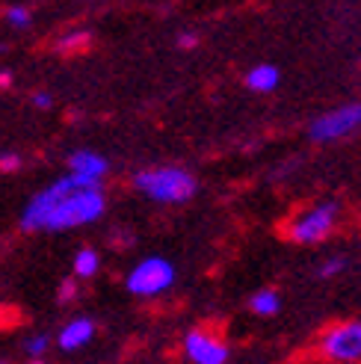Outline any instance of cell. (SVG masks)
<instances>
[{
    "label": "cell",
    "mask_w": 361,
    "mask_h": 364,
    "mask_svg": "<svg viewBox=\"0 0 361 364\" xmlns=\"http://www.w3.org/2000/svg\"><path fill=\"white\" fill-rule=\"evenodd\" d=\"M15 169H21V157L18 154H0V172H15Z\"/></svg>",
    "instance_id": "17"
},
{
    "label": "cell",
    "mask_w": 361,
    "mask_h": 364,
    "mask_svg": "<svg viewBox=\"0 0 361 364\" xmlns=\"http://www.w3.org/2000/svg\"><path fill=\"white\" fill-rule=\"evenodd\" d=\"M178 45H180V48H195V45H198V36H195V33H184V36L178 39Z\"/></svg>",
    "instance_id": "20"
},
{
    "label": "cell",
    "mask_w": 361,
    "mask_h": 364,
    "mask_svg": "<svg viewBox=\"0 0 361 364\" xmlns=\"http://www.w3.org/2000/svg\"><path fill=\"white\" fill-rule=\"evenodd\" d=\"M0 364H6V361H0Z\"/></svg>",
    "instance_id": "23"
},
{
    "label": "cell",
    "mask_w": 361,
    "mask_h": 364,
    "mask_svg": "<svg viewBox=\"0 0 361 364\" xmlns=\"http://www.w3.org/2000/svg\"><path fill=\"white\" fill-rule=\"evenodd\" d=\"M12 83V71L9 68H4V71H0V89H6Z\"/></svg>",
    "instance_id": "21"
},
{
    "label": "cell",
    "mask_w": 361,
    "mask_h": 364,
    "mask_svg": "<svg viewBox=\"0 0 361 364\" xmlns=\"http://www.w3.org/2000/svg\"><path fill=\"white\" fill-rule=\"evenodd\" d=\"M92 335H95V323L89 320V317H77V320H71L68 326H63L57 343H60V350L71 353V350L86 347V343L92 341Z\"/></svg>",
    "instance_id": "9"
},
{
    "label": "cell",
    "mask_w": 361,
    "mask_h": 364,
    "mask_svg": "<svg viewBox=\"0 0 361 364\" xmlns=\"http://www.w3.org/2000/svg\"><path fill=\"white\" fill-rule=\"evenodd\" d=\"M249 308L255 314H261V317H273L279 308H281V302H279V294L276 290H258V294H252V299H249Z\"/></svg>",
    "instance_id": "11"
},
{
    "label": "cell",
    "mask_w": 361,
    "mask_h": 364,
    "mask_svg": "<svg viewBox=\"0 0 361 364\" xmlns=\"http://www.w3.org/2000/svg\"><path fill=\"white\" fill-rule=\"evenodd\" d=\"M89 42V33L86 30H77V33H68L65 39H60V50H77V48H83Z\"/></svg>",
    "instance_id": "14"
},
{
    "label": "cell",
    "mask_w": 361,
    "mask_h": 364,
    "mask_svg": "<svg viewBox=\"0 0 361 364\" xmlns=\"http://www.w3.org/2000/svg\"><path fill=\"white\" fill-rule=\"evenodd\" d=\"M107 198L101 184L83 181L77 175H63L45 190L36 193L21 210L24 231H68L101 220Z\"/></svg>",
    "instance_id": "1"
},
{
    "label": "cell",
    "mask_w": 361,
    "mask_h": 364,
    "mask_svg": "<svg viewBox=\"0 0 361 364\" xmlns=\"http://www.w3.org/2000/svg\"><path fill=\"white\" fill-rule=\"evenodd\" d=\"M335 223H338V205L335 202L317 205L311 210H305L302 216H296L291 225V237L296 243H320L332 234Z\"/></svg>",
    "instance_id": "4"
},
{
    "label": "cell",
    "mask_w": 361,
    "mask_h": 364,
    "mask_svg": "<svg viewBox=\"0 0 361 364\" xmlns=\"http://www.w3.org/2000/svg\"><path fill=\"white\" fill-rule=\"evenodd\" d=\"M246 86L252 89V92H273V89L279 86V68L269 65V63H261L255 68H249Z\"/></svg>",
    "instance_id": "10"
},
{
    "label": "cell",
    "mask_w": 361,
    "mask_h": 364,
    "mask_svg": "<svg viewBox=\"0 0 361 364\" xmlns=\"http://www.w3.org/2000/svg\"><path fill=\"white\" fill-rule=\"evenodd\" d=\"M134 184H136L139 193H146L149 198L163 202V205H180V202H187V198H193L195 190H198L195 178L187 169H180V166L142 169Z\"/></svg>",
    "instance_id": "2"
},
{
    "label": "cell",
    "mask_w": 361,
    "mask_h": 364,
    "mask_svg": "<svg viewBox=\"0 0 361 364\" xmlns=\"http://www.w3.org/2000/svg\"><path fill=\"white\" fill-rule=\"evenodd\" d=\"M344 267H347V258H340V255H335V258H329L326 264L320 267V276H323V279H332V276H338V272L344 269Z\"/></svg>",
    "instance_id": "15"
},
{
    "label": "cell",
    "mask_w": 361,
    "mask_h": 364,
    "mask_svg": "<svg viewBox=\"0 0 361 364\" xmlns=\"http://www.w3.org/2000/svg\"><path fill=\"white\" fill-rule=\"evenodd\" d=\"M98 264H101V258H98L95 249H80L75 255V276L77 279H92L98 272Z\"/></svg>",
    "instance_id": "12"
},
{
    "label": "cell",
    "mask_w": 361,
    "mask_h": 364,
    "mask_svg": "<svg viewBox=\"0 0 361 364\" xmlns=\"http://www.w3.org/2000/svg\"><path fill=\"white\" fill-rule=\"evenodd\" d=\"M124 284L134 296H157L175 284V267L166 258H146L128 272Z\"/></svg>",
    "instance_id": "3"
},
{
    "label": "cell",
    "mask_w": 361,
    "mask_h": 364,
    "mask_svg": "<svg viewBox=\"0 0 361 364\" xmlns=\"http://www.w3.org/2000/svg\"><path fill=\"white\" fill-rule=\"evenodd\" d=\"M50 101H53V98H50V92H36V95H33V104L39 107V110H48Z\"/></svg>",
    "instance_id": "18"
},
{
    "label": "cell",
    "mask_w": 361,
    "mask_h": 364,
    "mask_svg": "<svg viewBox=\"0 0 361 364\" xmlns=\"http://www.w3.org/2000/svg\"><path fill=\"white\" fill-rule=\"evenodd\" d=\"M68 169L71 175H77L83 181H92V184H101V178L107 175V169H110V163H107V157H101L98 151H89V149H80L68 157Z\"/></svg>",
    "instance_id": "8"
},
{
    "label": "cell",
    "mask_w": 361,
    "mask_h": 364,
    "mask_svg": "<svg viewBox=\"0 0 361 364\" xmlns=\"http://www.w3.org/2000/svg\"><path fill=\"white\" fill-rule=\"evenodd\" d=\"M323 353L332 361H358L361 358V323H340L323 338Z\"/></svg>",
    "instance_id": "6"
},
{
    "label": "cell",
    "mask_w": 361,
    "mask_h": 364,
    "mask_svg": "<svg viewBox=\"0 0 361 364\" xmlns=\"http://www.w3.org/2000/svg\"><path fill=\"white\" fill-rule=\"evenodd\" d=\"M184 350H187V358L193 364H225L228 355H231L228 347H225L220 338L210 335V332H202V329L187 332Z\"/></svg>",
    "instance_id": "7"
},
{
    "label": "cell",
    "mask_w": 361,
    "mask_h": 364,
    "mask_svg": "<svg viewBox=\"0 0 361 364\" xmlns=\"http://www.w3.org/2000/svg\"><path fill=\"white\" fill-rule=\"evenodd\" d=\"M36 364H42V361H36Z\"/></svg>",
    "instance_id": "22"
},
{
    "label": "cell",
    "mask_w": 361,
    "mask_h": 364,
    "mask_svg": "<svg viewBox=\"0 0 361 364\" xmlns=\"http://www.w3.org/2000/svg\"><path fill=\"white\" fill-rule=\"evenodd\" d=\"M6 21H9L12 27H30L33 15H30V9H27V6H9V12H6Z\"/></svg>",
    "instance_id": "13"
},
{
    "label": "cell",
    "mask_w": 361,
    "mask_h": 364,
    "mask_svg": "<svg viewBox=\"0 0 361 364\" xmlns=\"http://www.w3.org/2000/svg\"><path fill=\"white\" fill-rule=\"evenodd\" d=\"M71 296H75V282H63V287H60V302H68Z\"/></svg>",
    "instance_id": "19"
},
{
    "label": "cell",
    "mask_w": 361,
    "mask_h": 364,
    "mask_svg": "<svg viewBox=\"0 0 361 364\" xmlns=\"http://www.w3.org/2000/svg\"><path fill=\"white\" fill-rule=\"evenodd\" d=\"M355 127H361V104H344L332 113H323L320 119L311 122V139L314 142H332L352 134Z\"/></svg>",
    "instance_id": "5"
},
{
    "label": "cell",
    "mask_w": 361,
    "mask_h": 364,
    "mask_svg": "<svg viewBox=\"0 0 361 364\" xmlns=\"http://www.w3.org/2000/svg\"><path fill=\"white\" fill-rule=\"evenodd\" d=\"M45 350H48V338H45V335H36V338L27 341V355H30V358H42Z\"/></svg>",
    "instance_id": "16"
}]
</instances>
